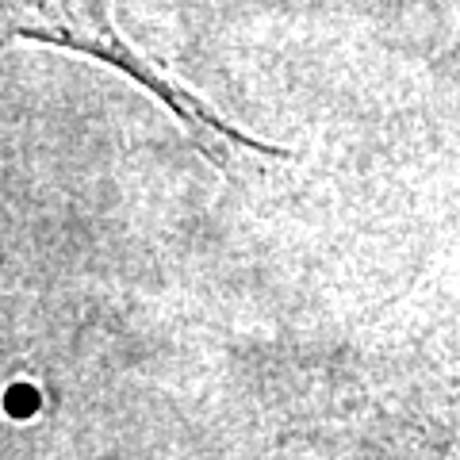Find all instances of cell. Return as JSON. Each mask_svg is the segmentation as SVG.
Instances as JSON below:
<instances>
[{"instance_id":"obj_1","label":"cell","mask_w":460,"mask_h":460,"mask_svg":"<svg viewBox=\"0 0 460 460\" xmlns=\"http://www.w3.org/2000/svg\"><path fill=\"white\" fill-rule=\"evenodd\" d=\"M20 39L62 47L119 69L123 77L142 84L157 104H165L177 115L181 127L196 138V146L215 165H226L238 150L257 157H288L284 150L269 146V142H257L250 135L234 131L230 123H223L196 93L181 89L162 66L150 62L138 47H131L119 35V27L111 23L108 0H0V50Z\"/></svg>"}]
</instances>
